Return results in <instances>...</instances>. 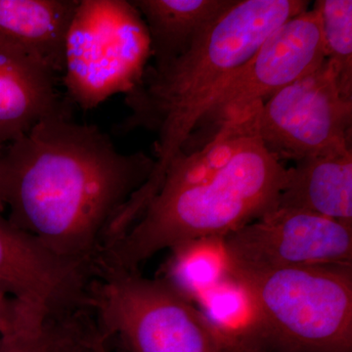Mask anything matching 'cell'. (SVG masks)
Masks as SVG:
<instances>
[{"label": "cell", "instance_id": "obj_1", "mask_svg": "<svg viewBox=\"0 0 352 352\" xmlns=\"http://www.w3.org/2000/svg\"><path fill=\"white\" fill-rule=\"evenodd\" d=\"M154 168V157L120 153L98 126L53 116L0 153V208L52 254L95 263Z\"/></svg>", "mask_w": 352, "mask_h": 352}, {"label": "cell", "instance_id": "obj_2", "mask_svg": "<svg viewBox=\"0 0 352 352\" xmlns=\"http://www.w3.org/2000/svg\"><path fill=\"white\" fill-rule=\"evenodd\" d=\"M258 115L229 120L176 157L144 212L98 261L138 270L159 252L222 239L276 210L287 168L261 142Z\"/></svg>", "mask_w": 352, "mask_h": 352}, {"label": "cell", "instance_id": "obj_3", "mask_svg": "<svg viewBox=\"0 0 352 352\" xmlns=\"http://www.w3.org/2000/svg\"><path fill=\"white\" fill-rule=\"evenodd\" d=\"M307 9V0H236L182 57L162 68L146 67L126 94L131 113L122 126L157 138L154 170L134 194L135 205H149L199 122L264 39Z\"/></svg>", "mask_w": 352, "mask_h": 352}, {"label": "cell", "instance_id": "obj_4", "mask_svg": "<svg viewBox=\"0 0 352 352\" xmlns=\"http://www.w3.org/2000/svg\"><path fill=\"white\" fill-rule=\"evenodd\" d=\"M228 276L251 308L241 337L278 352H352V263Z\"/></svg>", "mask_w": 352, "mask_h": 352}, {"label": "cell", "instance_id": "obj_5", "mask_svg": "<svg viewBox=\"0 0 352 352\" xmlns=\"http://www.w3.org/2000/svg\"><path fill=\"white\" fill-rule=\"evenodd\" d=\"M88 312L126 352H220L214 324L173 282L96 261Z\"/></svg>", "mask_w": 352, "mask_h": 352}, {"label": "cell", "instance_id": "obj_6", "mask_svg": "<svg viewBox=\"0 0 352 352\" xmlns=\"http://www.w3.org/2000/svg\"><path fill=\"white\" fill-rule=\"evenodd\" d=\"M150 44L131 1L80 0L65 46L64 85L69 100L89 110L140 80Z\"/></svg>", "mask_w": 352, "mask_h": 352}, {"label": "cell", "instance_id": "obj_7", "mask_svg": "<svg viewBox=\"0 0 352 352\" xmlns=\"http://www.w3.org/2000/svg\"><path fill=\"white\" fill-rule=\"evenodd\" d=\"M352 99L328 62L263 102L258 134L277 157L298 162L351 150Z\"/></svg>", "mask_w": 352, "mask_h": 352}, {"label": "cell", "instance_id": "obj_8", "mask_svg": "<svg viewBox=\"0 0 352 352\" xmlns=\"http://www.w3.org/2000/svg\"><path fill=\"white\" fill-rule=\"evenodd\" d=\"M325 60L320 20L312 7L264 39L231 78L183 149L190 152L205 145L222 124L312 73Z\"/></svg>", "mask_w": 352, "mask_h": 352}, {"label": "cell", "instance_id": "obj_9", "mask_svg": "<svg viewBox=\"0 0 352 352\" xmlns=\"http://www.w3.org/2000/svg\"><path fill=\"white\" fill-rule=\"evenodd\" d=\"M227 275L314 264L352 263V227L276 208L220 240Z\"/></svg>", "mask_w": 352, "mask_h": 352}, {"label": "cell", "instance_id": "obj_10", "mask_svg": "<svg viewBox=\"0 0 352 352\" xmlns=\"http://www.w3.org/2000/svg\"><path fill=\"white\" fill-rule=\"evenodd\" d=\"M95 263L48 251L0 212V289L50 320L87 314Z\"/></svg>", "mask_w": 352, "mask_h": 352}, {"label": "cell", "instance_id": "obj_11", "mask_svg": "<svg viewBox=\"0 0 352 352\" xmlns=\"http://www.w3.org/2000/svg\"><path fill=\"white\" fill-rule=\"evenodd\" d=\"M71 113L56 76L0 41V153L41 120Z\"/></svg>", "mask_w": 352, "mask_h": 352}, {"label": "cell", "instance_id": "obj_12", "mask_svg": "<svg viewBox=\"0 0 352 352\" xmlns=\"http://www.w3.org/2000/svg\"><path fill=\"white\" fill-rule=\"evenodd\" d=\"M80 0H0V41L53 75H63L65 46Z\"/></svg>", "mask_w": 352, "mask_h": 352}, {"label": "cell", "instance_id": "obj_13", "mask_svg": "<svg viewBox=\"0 0 352 352\" xmlns=\"http://www.w3.org/2000/svg\"><path fill=\"white\" fill-rule=\"evenodd\" d=\"M277 208L303 210L352 227V150L307 157L287 168Z\"/></svg>", "mask_w": 352, "mask_h": 352}, {"label": "cell", "instance_id": "obj_14", "mask_svg": "<svg viewBox=\"0 0 352 352\" xmlns=\"http://www.w3.org/2000/svg\"><path fill=\"white\" fill-rule=\"evenodd\" d=\"M236 0H131L147 31L154 68L182 57Z\"/></svg>", "mask_w": 352, "mask_h": 352}, {"label": "cell", "instance_id": "obj_15", "mask_svg": "<svg viewBox=\"0 0 352 352\" xmlns=\"http://www.w3.org/2000/svg\"><path fill=\"white\" fill-rule=\"evenodd\" d=\"M312 7L320 20L326 61L342 94L352 99V1L317 0Z\"/></svg>", "mask_w": 352, "mask_h": 352}, {"label": "cell", "instance_id": "obj_16", "mask_svg": "<svg viewBox=\"0 0 352 352\" xmlns=\"http://www.w3.org/2000/svg\"><path fill=\"white\" fill-rule=\"evenodd\" d=\"M89 314L48 320L39 329L0 336V352H76L89 344L94 322Z\"/></svg>", "mask_w": 352, "mask_h": 352}, {"label": "cell", "instance_id": "obj_17", "mask_svg": "<svg viewBox=\"0 0 352 352\" xmlns=\"http://www.w3.org/2000/svg\"><path fill=\"white\" fill-rule=\"evenodd\" d=\"M47 317L38 308L21 302L0 289V336L41 328Z\"/></svg>", "mask_w": 352, "mask_h": 352}, {"label": "cell", "instance_id": "obj_18", "mask_svg": "<svg viewBox=\"0 0 352 352\" xmlns=\"http://www.w3.org/2000/svg\"><path fill=\"white\" fill-rule=\"evenodd\" d=\"M219 333L220 352H278L254 344L240 336Z\"/></svg>", "mask_w": 352, "mask_h": 352}, {"label": "cell", "instance_id": "obj_19", "mask_svg": "<svg viewBox=\"0 0 352 352\" xmlns=\"http://www.w3.org/2000/svg\"><path fill=\"white\" fill-rule=\"evenodd\" d=\"M92 346L95 352H111L108 347V342L97 333L94 328V337L91 340Z\"/></svg>", "mask_w": 352, "mask_h": 352}, {"label": "cell", "instance_id": "obj_20", "mask_svg": "<svg viewBox=\"0 0 352 352\" xmlns=\"http://www.w3.org/2000/svg\"><path fill=\"white\" fill-rule=\"evenodd\" d=\"M91 340H90L89 346H88L87 351H85V352H95L94 346H92Z\"/></svg>", "mask_w": 352, "mask_h": 352}, {"label": "cell", "instance_id": "obj_21", "mask_svg": "<svg viewBox=\"0 0 352 352\" xmlns=\"http://www.w3.org/2000/svg\"><path fill=\"white\" fill-rule=\"evenodd\" d=\"M85 351H87V349H82V351H76V352H85Z\"/></svg>", "mask_w": 352, "mask_h": 352}, {"label": "cell", "instance_id": "obj_22", "mask_svg": "<svg viewBox=\"0 0 352 352\" xmlns=\"http://www.w3.org/2000/svg\"><path fill=\"white\" fill-rule=\"evenodd\" d=\"M0 212H2V214H3V212H2L1 208H0Z\"/></svg>", "mask_w": 352, "mask_h": 352}]
</instances>
